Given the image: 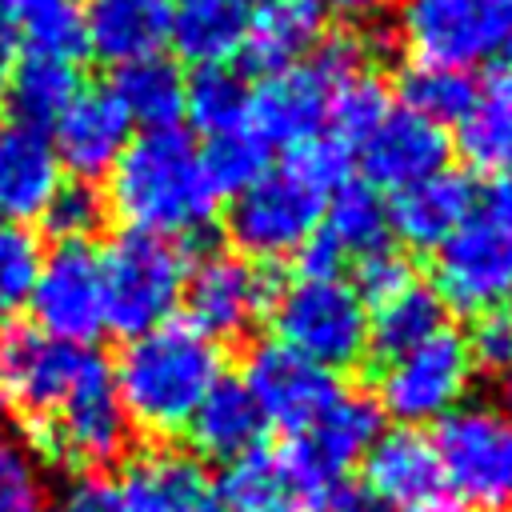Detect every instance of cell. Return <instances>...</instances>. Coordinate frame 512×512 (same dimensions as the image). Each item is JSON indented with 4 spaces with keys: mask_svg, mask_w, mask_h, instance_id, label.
<instances>
[{
    "mask_svg": "<svg viewBox=\"0 0 512 512\" xmlns=\"http://www.w3.org/2000/svg\"><path fill=\"white\" fill-rule=\"evenodd\" d=\"M0 404H4V380H0Z\"/></svg>",
    "mask_w": 512,
    "mask_h": 512,
    "instance_id": "obj_49",
    "label": "cell"
},
{
    "mask_svg": "<svg viewBox=\"0 0 512 512\" xmlns=\"http://www.w3.org/2000/svg\"><path fill=\"white\" fill-rule=\"evenodd\" d=\"M316 232L336 248V256L344 264L364 260V256L388 248V232H392L388 228V204L376 188L348 180L328 196Z\"/></svg>",
    "mask_w": 512,
    "mask_h": 512,
    "instance_id": "obj_31",
    "label": "cell"
},
{
    "mask_svg": "<svg viewBox=\"0 0 512 512\" xmlns=\"http://www.w3.org/2000/svg\"><path fill=\"white\" fill-rule=\"evenodd\" d=\"M280 168H288L296 180H304L320 196H332L340 184H348L352 148L344 140H336V136H316V140H304V144L288 148Z\"/></svg>",
    "mask_w": 512,
    "mask_h": 512,
    "instance_id": "obj_40",
    "label": "cell"
},
{
    "mask_svg": "<svg viewBox=\"0 0 512 512\" xmlns=\"http://www.w3.org/2000/svg\"><path fill=\"white\" fill-rule=\"evenodd\" d=\"M216 188L200 148L180 128L136 136L108 172V208L124 232L160 240H192L216 220Z\"/></svg>",
    "mask_w": 512,
    "mask_h": 512,
    "instance_id": "obj_1",
    "label": "cell"
},
{
    "mask_svg": "<svg viewBox=\"0 0 512 512\" xmlns=\"http://www.w3.org/2000/svg\"><path fill=\"white\" fill-rule=\"evenodd\" d=\"M368 64V48L360 36L340 32V36H324V44L300 60L288 64L280 72H268L256 88H248V128L272 148H296L304 140L324 136L320 128L328 124V108L336 88L364 72Z\"/></svg>",
    "mask_w": 512,
    "mask_h": 512,
    "instance_id": "obj_4",
    "label": "cell"
},
{
    "mask_svg": "<svg viewBox=\"0 0 512 512\" xmlns=\"http://www.w3.org/2000/svg\"><path fill=\"white\" fill-rule=\"evenodd\" d=\"M168 40V0H88L84 48L104 64H132L156 56Z\"/></svg>",
    "mask_w": 512,
    "mask_h": 512,
    "instance_id": "obj_25",
    "label": "cell"
},
{
    "mask_svg": "<svg viewBox=\"0 0 512 512\" xmlns=\"http://www.w3.org/2000/svg\"><path fill=\"white\" fill-rule=\"evenodd\" d=\"M464 160L500 180V176H512V112L500 104V100H480L464 120H460V136H456Z\"/></svg>",
    "mask_w": 512,
    "mask_h": 512,
    "instance_id": "obj_36",
    "label": "cell"
},
{
    "mask_svg": "<svg viewBox=\"0 0 512 512\" xmlns=\"http://www.w3.org/2000/svg\"><path fill=\"white\" fill-rule=\"evenodd\" d=\"M388 112H392L388 84H384L376 72L364 68V72L348 76V80L336 88L332 108H328V124L336 128L332 136L352 148V144H364V140L380 128V120H384Z\"/></svg>",
    "mask_w": 512,
    "mask_h": 512,
    "instance_id": "obj_37",
    "label": "cell"
},
{
    "mask_svg": "<svg viewBox=\"0 0 512 512\" xmlns=\"http://www.w3.org/2000/svg\"><path fill=\"white\" fill-rule=\"evenodd\" d=\"M240 4H248V0H240ZM252 4H268V0H252Z\"/></svg>",
    "mask_w": 512,
    "mask_h": 512,
    "instance_id": "obj_50",
    "label": "cell"
},
{
    "mask_svg": "<svg viewBox=\"0 0 512 512\" xmlns=\"http://www.w3.org/2000/svg\"><path fill=\"white\" fill-rule=\"evenodd\" d=\"M432 272L444 308L476 316L512 300V176L476 192L468 216L436 248Z\"/></svg>",
    "mask_w": 512,
    "mask_h": 512,
    "instance_id": "obj_3",
    "label": "cell"
},
{
    "mask_svg": "<svg viewBox=\"0 0 512 512\" xmlns=\"http://www.w3.org/2000/svg\"><path fill=\"white\" fill-rule=\"evenodd\" d=\"M400 40L412 60L476 68L512 56V0H404Z\"/></svg>",
    "mask_w": 512,
    "mask_h": 512,
    "instance_id": "obj_9",
    "label": "cell"
},
{
    "mask_svg": "<svg viewBox=\"0 0 512 512\" xmlns=\"http://www.w3.org/2000/svg\"><path fill=\"white\" fill-rule=\"evenodd\" d=\"M28 448L64 468H80V472H100L124 460L128 440H132V424L116 400L112 388V368L104 364V356L84 372V380L32 428H24Z\"/></svg>",
    "mask_w": 512,
    "mask_h": 512,
    "instance_id": "obj_6",
    "label": "cell"
},
{
    "mask_svg": "<svg viewBox=\"0 0 512 512\" xmlns=\"http://www.w3.org/2000/svg\"><path fill=\"white\" fill-rule=\"evenodd\" d=\"M448 308L444 300L428 288V284H408L404 292H396L392 300L376 304L368 316V348L384 360H396L404 352H412L416 344L432 340L436 332H444Z\"/></svg>",
    "mask_w": 512,
    "mask_h": 512,
    "instance_id": "obj_32",
    "label": "cell"
},
{
    "mask_svg": "<svg viewBox=\"0 0 512 512\" xmlns=\"http://www.w3.org/2000/svg\"><path fill=\"white\" fill-rule=\"evenodd\" d=\"M476 200V188L464 172L456 168H444V172H432L400 192H392L388 200V228L416 252H436L452 232L456 224L468 216Z\"/></svg>",
    "mask_w": 512,
    "mask_h": 512,
    "instance_id": "obj_21",
    "label": "cell"
},
{
    "mask_svg": "<svg viewBox=\"0 0 512 512\" xmlns=\"http://www.w3.org/2000/svg\"><path fill=\"white\" fill-rule=\"evenodd\" d=\"M408 284H416V268H412V260L408 256H400V252H392V248H380V252H372V256H364V260H356V296L364 300V308L372 304H384V300H392L396 292H404Z\"/></svg>",
    "mask_w": 512,
    "mask_h": 512,
    "instance_id": "obj_43",
    "label": "cell"
},
{
    "mask_svg": "<svg viewBox=\"0 0 512 512\" xmlns=\"http://www.w3.org/2000/svg\"><path fill=\"white\" fill-rule=\"evenodd\" d=\"M320 4H324V8H336V12L352 16V20H368V16L388 12L396 0H320Z\"/></svg>",
    "mask_w": 512,
    "mask_h": 512,
    "instance_id": "obj_46",
    "label": "cell"
},
{
    "mask_svg": "<svg viewBox=\"0 0 512 512\" xmlns=\"http://www.w3.org/2000/svg\"><path fill=\"white\" fill-rule=\"evenodd\" d=\"M60 160L52 152V140L44 132L4 124L0 128V212L12 220H36L48 200L56 196Z\"/></svg>",
    "mask_w": 512,
    "mask_h": 512,
    "instance_id": "obj_24",
    "label": "cell"
},
{
    "mask_svg": "<svg viewBox=\"0 0 512 512\" xmlns=\"http://www.w3.org/2000/svg\"><path fill=\"white\" fill-rule=\"evenodd\" d=\"M504 400H508V416H512V372H508V384H504Z\"/></svg>",
    "mask_w": 512,
    "mask_h": 512,
    "instance_id": "obj_48",
    "label": "cell"
},
{
    "mask_svg": "<svg viewBox=\"0 0 512 512\" xmlns=\"http://www.w3.org/2000/svg\"><path fill=\"white\" fill-rule=\"evenodd\" d=\"M472 368L480 364L484 372H512V300L484 308L472 316V332L464 336Z\"/></svg>",
    "mask_w": 512,
    "mask_h": 512,
    "instance_id": "obj_42",
    "label": "cell"
},
{
    "mask_svg": "<svg viewBox=\"0 0 512 512\" xmlns=\"http://www.w3.org/2000/svg\"><path fill=\"white\" fill-rule=\"evenodd\" d=\"M264 428H268V420L260 416L256 400L232 376H220L212 384V392L200 400L196 416L188 420V436H192L196 452L208 460H220V464H232V460L256 452L264 440Z\"/></svg>",
    "mask_w": 512,
    "mask_h": 512,
    "instance_id": "obj_26",
    "label": "cell"
},
{
    "mask_svg": "<svg viewBox=\"0 0 512 512\" xmlns=\"http://www.w3.org/2000/svg\"><path fill=\"white\" fill-rule=\"evenodd\" d=\"M248 12L240 0H176L168 4V40L180 60L196 68H220L240 56Z\"/></svg>",
    "mask_w": 512,
    "mask_h": 512,
    "instance_id": "obj_28",
    "label": "cell"
},
{
    "mask_svg": "<svg viewBox=\"0 0 512 512\" xmlns=\"http://www.w3.org/2000/svg\"><path fill=\"white\" fill-rule=\"evenodd\" d=\"M80 92L76 84V68L64 60H40V56H20L8 76H4V104L12 124L32 128V132H48L60 112L72 104V96Z\"/></svg>",
    "mask_w": 512,
    "mask_h": 512,
    "instance_id": "obj_29",
    "label": "cell"
},
{
    "mask_svg": "<svg viewBox=\"0 0 512 512\" xmlns=\"http://www.w3.org/2000/svg\"><path fill=\"white\" fill-rule=\"evenodd\" d=\"M240 384L256 400L260 416L268 424L284 428L288 436L304 432L328 408V400L340 392V384L328 368L304 360L300 352L284 348L280 340H264L248 352Z\"/></svg>",
    "mask_w": 512,
    "mask_h": 512,
    "instance_id": "obj_17",
    "label": "cell"
},
{
    "mask_svg": "<svg viewBox=\"0 0 512 512\" xmlns=\"http://www.w3.org/2000/svg\"><path fill=\"white\" fill-rule=\"evenodd\" d=\"M384 512H472L444 480L432 440L416 428L380 432L364 456V480Z\"/></svg>",
    "mask_w": 512,
    "mask_h": 512,
    "instance_id": "obj_16",
    "label": "cell"
},
{
    "mask_svg": "<svg viewBox=\"0 0 512 512\" xmlns=\"http://www.w3.org/2000/svg\"><path fill=\"white\" fill-rule=\"evenodd\" d=\"M0 316H4V308H0Z\"/></svg>",
    "mask_w": 512,
    "mask_h": 512,
    "instance_id": "obj_51",
    "label": "cell"
},
{
    "mask_svg": "<svg viewBox=\"0 0 512 512\" xmlns=\"http://www.w3.org/2000/svg\"><path fill=\"white\" fill-rule=\"evenodd\" d=\"M88 0H0V32L20 56L72 64L84 52Z\"/></svg>",
    "mask_w": 512,
    "mask_h": 512,
    "instance_id": "obj_27",
    "label": "cell"
},
{
    "mask_svg": "<svg viewBox=\"0 0 512 512\" xmlns=\"http://www.w3.org/2000/svg\"><path fill=\"white\" fill-rule=\"evenodd\" d=\"M448 128L420 120L412 112H388L380 120V128L360 144V164H364V184L368 188H384V192H400L432 172L448 168Z\"/></svg>",
    "mask_w": 512,
    "mask_h": 512,
    "instance_id": "obj_20",
    "label": "cell"
},
{
    "mask_svg": "<svg viewBox=\"0 0 512 512\" xmlns=\"http://www.w3.org/2000/svg\"><path fill=\"white\" fill-rule=\"evenodd\" d=\"M280 284L268 268L244 260L240 252H204L184 280V304H188V324L204 332L212 344L216 340H236L252 332L276 300Z\"/></svg>",
    "mask_w": 512,
    "mask_h": 512,
    "instance_id": "obj_12",
    "label": "cell"
},
{
    "mask_svg": "<svg viewBox=\"0 0 512 512\" xmlns=\"http://www.w3.org/2000/svg\"><path fill=\"white\" fill-rule=\"evenodd\" d=\"M28 308L36 320L32 328L64 344L88 348L108 328L100 252L92 244H56L40 260L36 284L28 292Z\"/></svg>",
    "mask_w": 512,
    "mask_h": 512,
    "instance_id": "obj_13",
    "label": "cell"
},
{
    "mask_svg": "<svg viewBox=\"0 0 512 512\" xmlns=\"http://www.w3.org/2000/svg\"><path fill=\"white\" fill-rule=\"evenodd\" d=\"M328 32V8L320 0H268L248 16L240 56L252 72H280L308 60Z\"/></svg>",
    "mask_w": 512,
    "mask_h": 512,
    "instance_id": "obj_23",
    "label": "cell"
},
{
    "mask_svg": "<svg viewBox=\"0 0 512 512\" xmlns=\"http://www.w3.org/2000/svg\"><path fill=\"white\" fill-rule=\"evenodd\" d=\"M40 260L44 252L24 224H0V308L28 300Z\"/></svg>",
    "mask_w": 512,
    "mask_h": 512,
    "instance_id": "obj_41",
    "label": "cell"
},
{
    "mask_svg": "<svg viewBox=\"0 0 512 512\" xmlns=\"http://www.w3.org/2000/svg\"><path fill=\"white\" fill-rule=\"evenodd\" d=\"M184 116L204 136L240 128V124H248V84L228 64L196 68L192 80H184Z\"/></svg>",
    "mask_w": 512,
    "mask_h": 512,
    "instance_id": "obj_34",
    "label": "cell"
},
{
    "mask_svg": "<svg viewBox=\"0 0 512 512\" xmlns=\"http://www.w3.org/2000/svg\"><path fill=\"white\" fill-rule=\"evenodd\" d=\"M200 160H204V172L216 196H240L248 184H256L268 172V144L248 124H240V128L208 136Z\"/></svg>",
    "mask_w": 512,
    "mask_h": 512,
    "instance_id": "obj_35",
    "label": "cell"
},
{
    "mask_svg": "<svg viewBox=\"0 0 512 512\" xmlns=\"http://www.w3.org/2000/svg\"><path fill=\"white\" fill-rule=\"evenodd\" d=\"M108 92L120 100V108L132 124H144V132L176 128V120L184 116V76L160 52L120 64Z\"/></svg>",
    "mask_w": 512,
    "mask_h": 512,
    "instance_id": "obj_30",
    "label": "cell"
},
{
    "mask_svg": "<svg viewBox=\"0 0 512 512\" xmlns=\"http://www.w3.org/2000/svg\"><path fill=\"white\" fill-rule=\"evenodd\" d=\"M56 512H112V488L100 480H84V484L64 492Z\"/></svg>",
    "mask_w": 512,
    "mask_h": 512,
    "instance_id": "obj_44",
    "label": "cell"
},
{
    "mask_svg": "<svg viewBox=\"0 0 512 512\" xmlns=\"http://www.w3.org/2000/svg\"><path fill=\"white\" fill-rule=\"evenodd\" d=\"M100 360V352L84 344H64L56 336H44L40 328H20L0 348V380L4 400L20 412L24 428L40 424Z\"/></svg>",
    "mask_w": 512,
    "mask_h": 512,
    "instance_id": "obj_14",
    "label": "cell"
},
{
    "mask_svg": "<svg viewBox=\"0 0 512 512\" xmlns=\"http://www.w3.org/2000/svg\"><path fill=\"white\" fill-rule=\"evenodd\" d=\"M400 100H404V112L448 128V124H460L480 104V88L472 72L412 60L400 72Z\"/></svg>",
    "mask_w": 512,
    "mask_h": 512,
    "instance_id": "obj_33",
    "label": "cell"
},
{
    "mask_svg": "<svg viewBox=\"0 0 512 512\" xmlns=\"http://www.w3.org/2000/svg\"><path fill=\"white\" fill-rule=\"evenodd\" d=\"M328 196L296 180L288 168H268L256 184L232 196L228 208V236L244 260H284L296 256L300 244L320 228Z\"/></svg>",
    "mask_w": 512,
    "mask_h": 512,
    "instance_id": "obj_10",
    "label": "cell"
},
{
    "mask_svg": "<svg viewBox=\"0 0 512 512\" xmlns=\"http://www.w3.org/2000/svg\"><path fill=\"white\" fill-rule=\"evenodd\" d=\"M100 272H104L108 328H116L128 340L172 320L176 304L184 300L188 260L172 240L120 232L100 252Z\"/></svg>",
    "mask_w": 512,
    "mask_h": 512,
    "instance_id": "obj_5",
    "label": "cell"
},
{
    "mask_svg": "<svg viewBox=\"0 0 512 512\" xmlns=\"http://www.w3.org/2000/svg\"><path fill=\"white\" fill-rule=\"evenodd\" d=\"M492 100H500L508 112H512V56L500 60L496 68V80H492Z\"/></svg>",
    "mask_w": 512,
    "mask_h": 512,
    "instance_id": "obj_47",
    "label": "cell"
},
{
    "mask_svg": "<svg viewBox=\"0 0 512 512\" xmlns=\"http://www.w3.org/2000/svg\"><path fill=\"white\" fill-rule=\"evenodd\" d=\"M224 512H324V492L312 488L284 452H248L216 480Z\"/></svg>",
    "mask_w": 512,
    "mask_h": 512,
    "instance_id": "obj_22",
    "label": "cell"
},
{
    "mask_svg": "<svg viewBox=\"0 0 512 512\" xmlns=\"http://www.w3.org/2000/svg\"><path fill=\"white\" fill-rule=\"evenodd\" d=\"M436 464L472 512L512 508V416L496 404H460L436 420Z\"/></svg>",
    "mask_w": 512,
    "mask_h": 512,
    "instance_id": "obj_7",
    "label": "cell"
},
{
    "mask_svg": "<svg viewBox=\"0 0 512 512\" xmlns=\"http://www.w3.org/2000/svg\"><path fill=\"white\" fill-rule=\"evenodd\" d=\"M40 220L56 244H92V232L104 224V200L92 184H60Z\"/></svg>",
    "mask_w": 512,
    "mask_h": 512,
    "instance_id": "obj_39",
    "label": "cell"
},
{
    "mask_svg": "<svg viewBox=\"0 0 512 512\" xmlns=\"http://www.w3.org/2000/svg\"><path fill=\"white\" fill-rule=\"evenodd\" d=\"M112 488V512H224L204 464L176 448H152L124 464Z\"/></svg>",
    "mask_w": 512,
    "mask_h": 512,
    "instance_id": "obj_18",
    "label": "cell"
},
{
    "mask_svg": "<svg viewBox=\"0 0 512 512\" xmlns=\"http://www.w3.org/2000/svg\"><path fill=\"white\" fill-rule=\"evenodd\" d=\"M132 144V120L108 88H80L72 104L52 124V152L60 168L80 176V184L108 176L112 164Z\"/></svg>",
    "mask_w": 512,
    "mask_h": 512,
    "instance_id": "obj_19",
    "label": "cell"
},
{
    "mask_svg": "<svg viewBox=\"0 0 512 512\" xmlns=\"http://www.w3.org/2000/svg\"><path fill=\"white\" fill-rule=\"evenodd\" d=\"M324 512H384L372 492L364 484H352V480H340L324 492Z\"/></svg>",
    "mask_w": 512,
    "mask_h": 512,
    "instance_id": "obj_45",
    "label": "cell"
},
{
    "mask_svg": "<svg viewBox=\"0 0 512 512\" xmlns=\"http://www.w3.org/2000/svg\"><path fill=\"white\" fill-rule=\"evenodd\" d=\"M0 512H48L40 460L8 424H0Z\"/></svg>",
    "mask_w": 512,
    "mask_h": 512,
    "instance_id": "obj_38",
    "label": "cell"
},
{
    "mask_svg": "<svg viewBox=\"0 0 512 512\" xmlns=\"http://www.w3.org/2000/svg\"><path fill=\"white\" fill-rule=\"evenodd\" d=\"M468 380H472L468 344L460 332L444 328L432 340L416 344L412 352L380 364L376 404L384 416L400 420L404 428H416L460 408Z\"/></svg>",
    "mask_w": 512,
    "mask_h": 512,
    "instance_id": "obj_11",
    "label": "cell"
},
{
    "mask_svg": "<svg viewBox=\"0 0 512 512\" xmlns=\"http://www.w3.org/2000/svg\"><path fill=\"white\" fill-rule=\"evenodd\" d=\"M220 376V344H212L188 320H168L124 340L112 368V388L132 428L168 440L188 432V420Z\"/></svg>",
    "mask_w": 512,
    "mask_h": 512,
    "instance_id": "obj_2",
    "label": "cell"
},
{
    "mask_svg": "<svg viewBox=\"0 0 512 512\" xmlns=\"http://www.w3.org/2000/svg\"><path fill=\"white\" fill-rule=\"evenodd\" d=\"M380 432H384L380 404L364 392L340 388L328 400V408L284 444V456L312 488L328 492L332 484H340L348 476L352 464H360L368 456V448L380 440Z\"/></svg>",
    "mask_w": 512,
    "mask_h": 512,
    "instance_id": "obj_15",
    "label": "cell"
},
{
    "mask_svg": "<svg viewBox=\"0 0 512 512\" xmlns=\"http://www.w3.org/2000/svg\"><path fill=\"white\" fill-rule=\"evenodd\" d=\"M276 340L320 368H352L368 356V308L352 284L296 280L272 300Z\"/></svg>",
    "mask_w": 512,
    "mask_h": 512,
    "instance_id": "obj_8",
    "label": "cell"
}]
</instances>
